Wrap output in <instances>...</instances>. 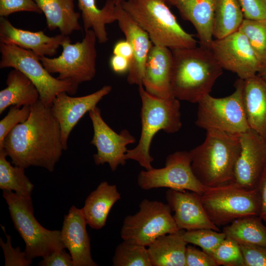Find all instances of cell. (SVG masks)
<instances>
[{"label":"cell","mask_w":266,"mask_h":266,"mask_svg":"<svg viewBox=\"0 0 266 266\" xmlns=\"http://www.w3.org/2000/svg\"><path fill=\"white\" fill-rule=\"evenodd\" d=\"M31 113V106H24L22 108L11 106L7 114L0 121V146L4 139L17 125L26 121Z\"/></svg>","instance_id":"36"},{"label":"cell","mask_w":266,"mask_h":266,"mask_svg":"<svg viewBox=\"0 0 266 266\" xmlns=\"http://www.w3.org/2000/svg\"><path fill=\"white\" fill-rule=\"evenodd\" d=\"M0 68L12 67L25 74L37 88L39 100L45 105L51 107L54 99L61 92L69 95L77 92V84L52 76L42 65L39 57L31 50L0 42Z\"/></svg>","instance_id":"8"},{"label":"cell","mask_w":266,"mask_h":266,"mask_svg":"<svg viewBox=\"0 0 266 266\" xmlns=\"http://www.w3.org/2000/svg\"><path fill=\"white\" fill-rule=\"evenodd\" d=\"M241 149L234 170V182L241 187H258L266 171V139L249 129L239 134Z\"/></svg>","instance_id":"15"},{"label":"cell","mask_w":266,"mask_h":266,"mask_svg":"<svg viewBox=\"0 0 266 266\" xmlns=\"http://www.w3.org/2000/svg\"><path fill=\"white\" fill-rule=\"evenodd\" d=\"M46 18L50 31L58 29L61 34L68 36L81 29L79 13L74 8V0H34Z\"/></svg>","instance_id":"26"},{"label":"cell","mask_w":266,"mask_h":266,"mask_svg":"<svg viewBox=\"0 0 266 266\" xmlns=\"http://www.w3.org/2000/svg\"><path fill=\"white\" fill-rule=\"evenodd\" d=\"M1 228L6 237V241L0 238V245L3 252L5 266H29L32 260L27 258L24 251L22 252L19 247L14 248L11 245V236L6 233L4 226Z\"/></svg>","instance_id":"37"},{"label":"cell","mask_w":266,"mask_h":266,"mask_svg":"<svg viewBox=\"0 0 266 266\" xmlns=\"http://www.w3.org/2000/svg\"><path fill=\"white\" fill-rule=\"evenodd\" d=\"M21 11L42 13L34 0H0V17Z\"/></svg>","instance_id":"38"},{"label":"cell","mask_w":266,"mask_h":266,"mask_svg":"<svg viewBox=\"0 0 266 266\" xmlns=\"http://www.w3.org/2000/svg\"><path fill=\"white\" fill-rule=\"evenodd\" d=\"M1 150L14 166L25 169L39 166L53 171L65 150L60 124L51 107L40 100L31 106L28 119L10 131L0 146Z\"/></svg>","instance_id":"1"},{"label":"cell","mask_w":266,"mask_h":266,"mask_svg":"<svg viewBox=\"0 0 266 266\" xmlns=\"http://www.w3.org/2000/svg\"><path fill=\"white\" fill-rule=\"evenodd\" d=\"M244 266H266V247L239 244Z\"/></svg>","instance_id":"39"},{"label":"cell","mask_w":266,"mask_h":266,"mask_svg":"<svg viewBox=\"0 0 266 266\" xmlns=\"http://www.w3.org/2000/svg\"><path fill=\"white\" fill-rule=\"evenodd\" d=\"M184 231L160 236L147 246L152 266H185L188 243L183 237Z\"/></svg>","instance_id":"25"},{"label":"cell","mask_w":266,"mask_h":266,"mask_svg":"<svg viewBox=\"0 0 266 266\" xmlns=\"http://www.w3.org/2000/svg\"><path fill=\"white\" fill-rule=\"evenodd\" d=\"M7 87L0 92V114L10 106H32L40 98L39 93L25 74L13 68L6 80Z\"/></svg>","instance_id":"27"},{"label":"cell","mask_w":266,"mask_h":266,"mask_svg":"<svg viewBox=\"0 0 266 266\" xmlns=\"http://www.w3.org/2000/svg\"><path fill=\"white\" fill-rule=\"evenodd\" d=\"M109 64L113 72L122 74L128 72L131 61L123 57L113 54L110 58Z\"/></svg>","instance_id":"43"},{"label":"cell","mask_w":266,"mask_h":266,"mask_svg":"<svg viewBox=\"0 0 266 266\" xmlns=\"http://www.w3.org/2000/svg\"><path fill=\"white\" fill-rule=\"evenodd\" d=\"M121 199L115 185L106 181L101 182L86 198L81 208L87 225L92 229L99 230L105 225L112 207Z\"/></svg>","instance_id":"24"},{"label":"cell","mask_w":266,"mask_h":266,"mask_svg":"<svg viewBox=\"0 0 266 266\" xmlns=\"http://www.w3.org/2000/svg\"><path fill=\"white\" fill-rule=\"evenodd\" d=\"M238 30L245 35L261 64L266 61V19H244Z\"/></svg>","instance_id":"33"},{"label":"cell","mask_w":266,"mask_h":266,"mask_svg":"<svg viewBox=\"0 0 266 266\" xmlns=\"http://www.w3.org/2000/svg\"><path fill=\"white\" fill-rule=\"evenodd\" d=\"M223 232L239 244L266 247V224H263L259 216L236 219L224 226Z\"/></svg>","instance_id":"29"},{"label":"cell","mask_w":266,"mask_h":266,"mask_svg":"<svg viewBox=\"0 0 266 266\" xmlns=\"http://www.w3.org/2000/svg\"><path fill=\"white\" fill-rule=\"evenodd\" d=\"M244 19H266V0H238Z\"/></svg>","instance_id":"40"},{"label":"cell","mask_w":266,"mask_h":266,"mask_svg":"<svg viewBox=\"0 0 266 266\" xmlns=\"http://www.w3.org/2000/svg\"><path fill=\"white\" fill-rule=\"evenodd\" d=\"M168 189L166 200L170 207L174 221L179 230L191 231L200 229L220 232L209 219L200 200V195L188 191Z\"/></svg>","instance_id":"17"},{"label":"cell","mask_w":266,"mask_h":266,"mask_svg":"<svg viewBox=\"0 0 266 266\" xmlns=\"http://www.w3.org/2000/svg\"><path fill=\"white\" fill-rule=\"evenodd\" d=\"M116 21L126 39L131 44L133 57L127 80L130 85H142L146 61L153 44L148 33L122 8L115 7Z\"/></svg>","instance_id":"18"},{"label":"cell","mask_w":266,"mask_h":266,"mask_svg":"<svg viewBox=\"0 0 266 266\" xmlns=\"http://www.w3.org/2000/svg\"><path fill=\"white\" fill-rule=\"evenodd\" d=\"M77 0L84 31L92 30L100 43L107 42L108 38L106 26L116 21L115 3L111 0H107L103 7L100 9L96 0Z\"/></svg>","instance_id":"28"},{"label":"cell","mask_w":266,"mask_h":266,"mask_svg":"<svg viewBox=\"0 0 266 266\" xmlns=\"http://www.w3.org/2000/svg\"><path fill=\"white\" fill-rule=\"evenodd\" d=\"M242 101L249 128L266 139V82L257 74L244 80Z\"/></svg>","instance_id":"23"},{"label":"cell","mask_w":266,"mask_h":266,"mask_svg":"<svg viewBox=\"0 0 266 266\" xmlns=\"http://www.w3.org/2000/svg\"><path fill=\"white\" fill-rule=\"evenodd\" d=\"M244 80L238 78L234 91L220 98L207 95L199 101L195 124L205 130L240 134L249 129L242 101Z\"/></svg>","instance_id":"10"},{"label":"cell","mask_w":266,"mask_h":266,"mask_svg":"<svg viewBox=\"0 0 266 266\" xmlns=\"http://www.w3.org/2000/svg\"><path fill=\"white\" fill-rule=\"evenodd\" d=\"M40 266H74L70 254L64 249L53 252L43 258L38 263Z\"/></svg>","instance_id":"42"},{"label":"cell","mask_w":266,"mask_h":266,"mask_svg":"<svg viewBox=\"0 0 266 266\" xmlns=\"http://www.w3.org/2000/svg\"><path fill=\"white\" fill-rule=\"evenodd\" d=\"M257 75L266 82V61L261 64Z\"/></svg>","instance_id":"46"},{"label":"cell","mask_w":266,"mask_h":266,"mask_svg":"<svg viewBox=\"0 0 266 266\" xmlns=\"http://www.w3.org/2000/svg\"><path fill=\"white\" fill-rule=\"evenodd\" d=\"M194 27L200 46L209 49L213 37L214 0H166Z\"/></svg>","instance_id":"22"},{"label":"cell","mask_w":266,"mask_h":266,"mask_svg":"<svg viewBox=\"0 0 266 266\" xmlns=\"http://www.w3.org/2000/svg\"><path fill=\"white\" fill-rule=\"evenodd\" d=\"M210 255L218 266H244L239 244L227 236Z\"/></svg>","instance_id":"35"},{"label":"cell","mask_w":266,"mask_h":266,"mask_svg":"<svg viewBox=\"0 0 266 266\" xmlns=\"http://www.w3.org/2000/svg\"><path fill=\"white\" fill-rule=\"evenodd\" d=\"M113 54L128 59L131 62L133 57V51L130 43L126 40L118 41L113 48Z\"/></svg>","instance_id":"44"},{"label":"cell","mask_w":266,"mask_h":266,"mask_svg":"<svg viewBox=\"0 0 266 266\" xmlns=\"http://www.w3.org/2000/svg\"><path fill=\"white\" fill-rule=\"evenodd\" d=\"M94 134L91 143L97 148L93 155L97 165L107 163L112 171L119 166H124L127 159V146L135 142L134 137L128 130L124 129L119 133L114 131L103 120L100 108L96 106L89 111Z\"/></svg>","instance_id":"14"},{"label":"cell","mask_w":266,"mask_h":266,"mask_svg":"<svg viewBox=\"0 0 266 266\" xmlns=\"http://www.w3.org/2000/svg\"><path fill=\"white\" fill-rule=\"evenodd\" d=\"M200 198L209 219L218 227L238 218L260 214L261 201L258 188L247 190L233 182L207 187Z\"/></svg>","instance_id":"7"},{"label":"cell","mask_w":266,"mask_h":266,"mask_svg":"<svg viewBox=\"0 0 266 266\" xmlns=\"http://www.w3.org/2000/svg\"><path fill=\"white\" fill-rule=\"evenodd\" d=\"M7 155L0 150V189L14 191L16 194L30 198L34 185L25 173V168L12 166L6 160Z\"/></svg>","instance_id":"31"},{"label":"cell","mask_w":266,"mask_h":266,"mask_svg":"<svg viewBox=\"0 0 266 266\" xmlns=\"http://www.w3.org/2000/svg\"><path fill=\"white\" fill-rule=\"evenodd\" d=\"M69 40L68 36L61 33L48 36L41 31L34 32L17 28L6 17L0 18V42L31 50L39 57L54 56L59 47Z\"/></svg>","instance_id":"19"},{"label":"cell","mask_w":266,"mask_h":266,"mask_svg":"<svg viewBox=\"0 0 266 266\" xmlns=\"http://www.w3.org/2000/svg\"><path fill=\"white\" fill-rule=\"evenodd\" d=\"M191 164L189 152H175L166 157L165 167L141 170L138 175L137 184L144 190L167 188L190 191L201 195L207 187L196 178Z\"/></svg>","instance_id":"12"},{"label":"cell","mask_w":266,"mask_h":266,"mask_svg":"<svg viewBox=\"0 0 266 266\" xmlns=\"http://www.w3.org/2000/svg\"><path fill=\"white\" fill-rule=\"evenodd\" d=\"M173 57L170 49L153 45L147 56L142 85L146 92L160 98L173 97L171 79Z\"/></svg>","instance_id":"20"},{"label":"cell","mask_w":266,"mask_h":266,"mask_svg":"<svg viewBox=\"0 0 266 266\" xmlns=\"http://www.w3.org/2000/svg\"><path fill=\"white\" fill-rule=\"evenodd\" d=\"M179 230L167 203L144 199L137 212L124 218L120 235L124 241L147 247L159 236Z\"/></svg>","instance_id":"11"},{"label":"cell","mask_w":266,"mask_h":266,"mask_svg":"<svg viewBox=\"0 0 266 266\" xmlns=\"http://www.w3.org/2000/svg\"><path fill=\"white\" fill-rule=\"evenodd\" d=\"M185 266H218L214 259L207 253L187 245L185 254Z\"/></svg>","instance_id":"41"},{"label":"cell","mask_w":266,"mask_h":266,"mask_svg":"<svg viewBox=\"0 0 266 266\" xmlns=\"http://www.w3.org/2000/svg\"><path fill=\"white\" fill-rule=\"evenodd\" d=\"M258 188L260 191L261 201L259 217L266 223V171Z\"/></svg>","instance_id":"45"},{"label":"cell","mask_w":266,"mask_h":266,"mask_svg":"<svg viewBox=\"0 0 266 266\" xmlns=\"http://www.w3.org/2000/svg\"><path fill=\"white\" fill-rule=\"evenodd\" d=\"M141 100L140 117L141 131L138 143L128 150L127 160H133L146 170L153 168V158L150 154L151 142L160 131L168 133L178 132L182 127L179 100L174 97L160 98L145 91L142 85L138 86Z\"/></svg>","instance_id":"4"},{"label":"cell","mask_w":266,"mask_h":266,"mask_svg":"<svg viewBox=\"0 0 266 266\" xmlns=\"http://www.w3.org/2000/svg\"><path fill=\"white\" fill-rule=\"evenodd\" d=\"M209 49L223 69L243 80L257 75L262 64L245 35L238 30L213 39Z\"/></svg>","instance_id":"13"},{"label":"cell","mask_w":266,"mask_h":266,"mask_svg":"<svg viewBox=\"0 0 266 266\" xmlns=\"http://www.w3.org/2000/svg\"><path fill=\"white\" fill-rule=\"evenodd\" d=\"M2 196L8 205L14 228L25 242L24 251L27 259L43 258L65 249L61 232L47 229L35 219L31 198L7 190L3 191Z\"/></svg>","instance_id":"6"},{"label":"cell","mask_w":266,"mask_h":266,"mask_svg":"<svg viewBox=\"0 0 266 266\" xmlns=\"http://www.w3.org/2000/svg\"><path fill=\"white\" fill-rule=\"evenodd\" d=\"M243 20L238 0H214L213 33L216 39L237 31Z\"/></svg>","instance_id":"30"},{"label":"cell","mask_w":266,"mask_h":266,"mask_svg":"<svg viewBox=\"0 0 266 266\" xmlns=\"http://www.w3.org/2000/svg\"><path fill=\"white\" fill-rule=\"evenodd\" d=\"M112 0L115 3L116 5H117V4H121L122 2L126 0Z\"/></svg>","instance_id":"47"},{"label":"cell","mask_w":266,"mask_h":266,"mask_svg":"<svg viewBox=\"0 0 266 266\" xmlns=\"http://www.w3.org/2000/svg\"><path fill=\"white\" fill-rule=\"evenodd\" d=\"M183 237L188 244L198 246L210 255L225 239L226 235L223 232L200 229L191 231L184 230Z\"/></svg>","instance_id":"34"},{"label":"cell","mask_w":266,"mask_h":266,"mask_svg":"<svg viewBox=\"0 0 266 266\" xmlns=\"http://www.w3.org/2000/svg\"><path fill=\"white\" fill-rule=\"evenodd\" d=\"M114 266H152L146 246L123 240L112 258Z\"/></svg>","instance_id":"32"},{"label":"cell","mask_w":266,"mask_h":266,"mask_svg":"<svg viewBox=\"0 0 266 266\" xmlns=\"http://www.w3.org/2000/svg\"><path fill=\"white\" fill-rule=\"evenodd\" d=\"M120 4L148 33L153 45L171 50L197 46L194 35L182 28L166 0H126Z\"/></svg>","instance_id":"5"},{"label":"cell","mask_w":266,"mask_h":266,"mask_svg":"<svg viewBox=\"0 0 266 266\" xmlns=\"http://www.w3.org/2000/svg\"><path fill=\"white\" fill-rule=\"evenodd\" d=\"M111 90V86L105 85L97 91L84 96L73 97L66 92L57 95L50 107L60 124L61 140L65 150L67 148V140L74 126L84 114L97 106Z\"/></svg>","instance_id":"16"},{"label":"cell","mask_w":266,"mask_h":266,"mask_svg":"<svg viewBox=\"0 0 266 266\" xmlns=\"http://www.w3.org/2000/svg\"><path fill=\"white\" fill-rule=\"evenodd\" d=\"M81 41L74 44L71 40L64 42L63 52L57 58L39 57V60L50 73H58L61 80H69L79 85L92 80L96 73L98 41L92 30L85 31Z\"/></svg>","instance_id":"9"},{"label":"cell","mask_w":266,"mask_h":266,"mask_svg":"<svg viewBox=\"0 0 266 266\" xmlns=\"http://www.w3.org/2000/svg\"><path fill=\"white\" fill-rule=\"evenodd\" d=\"M171 51L173 96L179 100L198 103L209 94L223 68L211 51L201 46Z\"/></svg>","instance_id":"2"},{"label":"cell","mask_w":266,"mask_h":266,"mask_svg":"<svg viewBox=\"0 0 266 266\" xmlns=\"http://www.w3.org/2000/svg\"><path fill=\"white\" fill-rule=\"evenodd\" d=\"M87 223L81 209L72 206L64 217L61 232L65 248L70 254L74 266H97L91 253Z\"/></svg>","instance_id":"21"},{"label":"cell","mask_w":266,"mask_h":266,"mask_svg":"<svg viewBox=\"0 0 266 266\" xmlns=\"http://www.w3.org/2000/svg\"><path fill=\"white\" fill-rule=\"evenodd\" d=\"M240 149L239 134L207 130L204 141L189 151L193 172L207 187L233 182Z\"/></svg>","instance_id":"3"},{"label":"cell","mask_w":266,"mask_h":266,"mask_svg":"<svg viewBox=\"0 0 266 266\" xmlns=\"http://www.w3.org/2000/svg\"></svg>","instance_id":"48"}]
</instances>
